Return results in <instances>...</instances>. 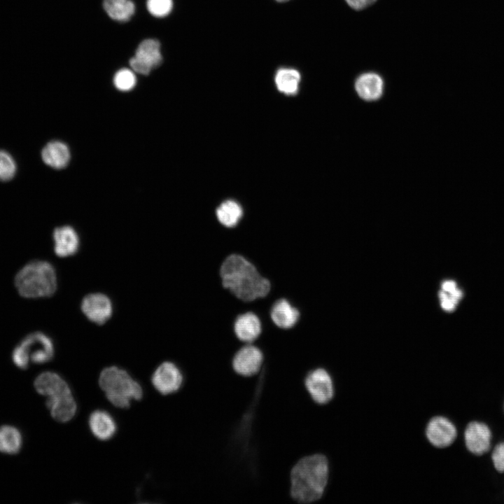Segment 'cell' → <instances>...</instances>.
I'll return each mask as SVG.
<instances>
[{
    "mask_svg": "<svg viewBox=\"0 0 504 504\" xmlns=\"http://www.w3.org/2000/svg\"><path fill=\"white\" fill-rule=\"evenodd\" d=\"M104 8L114 20L127 22L134 13V4L131 0H104Z\"/></svg>",
    "mask_w": 504,
    "mask_h": 504,
    "instance_id": "603a6c76",
    "label": "cell"
},
{
    "mask_svg": "<svg viewBox=\"0 0 504 504\" xmlns=\"http://www.w3.org/2000/svg\"><path fill=\"white\" fill-rule=\"evenodd\" d=\"M491 459L496 470L504 472V442L498 444L491 454Z\"/></svg>",
    "mask_w": 504,
    "mask_h": 504,
    "instance_id": "83f0119b",
    "label": "cell"
},
{
    "mask_svg": "<svg viewBox=\"0 0 504 504\" xmlns=\"http://www.w3.org/2000/svg\"><path fill=\"white\" fill-rule=\"evenodd\" d=\"M46 404L52 416L60 422L71 420L77 411V405L72 393L56 398H48Z\"/></svg>",
    "mask_w": 504,
    "mask_h": 504,
    "instance_id": "d6986e66",
    "label": "cell"
},
{
    "mask_svg": "<svg viewBox=\"0 0 504 504\" xmlns=\"http://www.w3.org/2000/svg\"><path fill=\"white\" fill-rule=\"evenodd\" d=\"M218 221L224 227L232 228L241 220L243 209L241 205L234 200H226L222 202L216 210Z\"/></svg>",
    "mask_w": 504,
    "mask_h": 504,
    "instance_id": "7402d4cb",
    "label": "cell"
},
{
    "mask_svg": "<svg viewBox=\"0 0 504 504\" xmlns=\"http://www.w3.org/2000/svg\"><path fill=\"white\" fill-rule=\"evenodd\" d=\"M276 1H278V2H286V1H289V0H276Z\"/></svg>",
    "mask_w": 504,
    "mask_h": 504,
    "instance_id": "1f68e13d",
    "label": "cell"
},
{
    "mask_svg": "<svg viewBox=\"0 0 504 504\" xmlns=\"http://www.w3.org/2000/svg\"><path fill=\"white\" fill-rule=\"evenodd\" d=\"M99 384L107 399L116 407L128 408L131 399L139 400L143 396L141 385L126 370L116 366L104 368Z\"/></svg>",
    "mask_w": 504,
    "mask_h": 504,
    "instance_id": "277c9868",
    "label": "cell"
},
{
    "mask_svg": "<svg viewBox=\"0 0 504 504\" xmlns=\"http://www.w3.org/2000/svg\"><path fill=\"white\" fill-rule=\"evenodd\" d=\"M218 273L223 288L241 302H252L262 299L271 290L270 280L240 253H232L227 255L220 265Z\"/></svg>",
    "mask_w": 504,
    "mask_h": 504,
    "instance_id": "6da1fadb",
    "label": "cell"
},
{
    "mask_svg": "<svg viewBox=\"0 0 504 504\" xmlns=\"http://www.w3.org/2000/svg\"><path fill=\"white\" fill-rule=\"evenodd\" d=\"M345 1L351 8L362 10L374 4L376 0H345Z\"/></svg>",
    "mask_w": 504,
    "mask_h": 504,
    "instance_id": "f546056e",
    "label": "cell"
},
{
    "mask_svg": "<svg viewBox=\"0 0 504 504\" xmlns=\"http://www.w3.org/2000/svg\"><path fill=\"white\" fill-rule=\"evenodd\" d=\"M41 158L45 164L54 169L65 167L70 160L68 146L59 141H52L42 149Z\"/></svg>",
    "mask_w": 504,
    "mask_h": 504,
    "instance_id": "ffe728a7",
    "label": "cell"
},
{
    "mask_svg": "<svg viewBox=\"0 0 504 504\" xmlns=\"http://www.w3.org/2000/svg\"><path fill=\"white\" fill-rule=\"evenodd\" d=\"M173 7L172 0H148L147 8L155 17H165L170 13Z\"/></svg>",
    "mask_w": 504,
    "mask_h": 504,
    "instance_id": "4316f807",
    "label": "cell"
},
{
    "mask_svg": "<svg viewBox=\"0 0 504 504\" xmlns=\"http://www.w3.org/2000/svg\"><path fill=\"white\" fill-rule=\"evenodd\" d=\"M300 81V72L293 68H279L274 76L277 90L286 95L296 94L299 90Z\"/></svg>",
    "mask_w": 504,
    "mask_h": 504,
    "instance_id": "44dd1931",
    "label": "cell"
},
{
    "mask_svg": "<svg viewBox=\"0 0 504 504\" xmlns=\"http://www.w3.org/2000/svg\"><path fill=\"white\" fill-rule=\"evenodd\" d=\"M88 423L92 434L101 440L111 438L117 430L114 419L104 410L94 411L89 417Z\"/></svg>",
    "mask_w": 504,
    "mask_h": 504,
    "instance_id": "ac0fdd59",
    "label": "cell"
},
{
    "mask_svg": "<svg viewBox=\"0 0 504 504\" xmlns=\"http://www.w3.org/2000/svg\"><path fill=\"white\" fill-rule=\"evenodd\" d=\"M14 281L18 293L26 298L50 297L57 287L55 267L42 260H34L24 265L16 274Z\"/></svg>",
    "mask_w": 504,
    "mask_h": 504,
    "instance_id": "3957f363",
    "label": "cell"
},
{
    "mask_svg": "<svg viewBox=\"0 0 504 504\" xmlns=\"http://www.w3.org/2000/svg\"><path fill=\"white\" fill-rule=\"evenodd\" d=\"M384 82L381 76L373 72L360 75L355 82V89L363 99L372 101L379 98L382 94Z\"/></svg>",
    "mask_w": 504,
    "mask_h": 504,
    "instance_id": "e0dca14e",
    "label": "cell"
},
{
    "mask_svg": "<svg viewBox=\"0 0 504 504\" xmlns=\"http://www.w3.org/2000/svg\"><path fill=\"white\" fill-rule=\"evenodd\" d=\"M53 249L60 258L72 256L78 253L80 239L78 232L70 225L56 227L52 232Z\"/></svg>",
    "mask_w": 504,
    "mask_h": 504,
    "instance_id": "5bb4252c",
    "label": "cell"
},
{
    "mask_svg": "<svg viewBox=\"0 0 504 504\" xmlns=\"http://www.w3.org/2000/svg\"><path fill=\"white\" fill-rule=\"evenodd\" d=\"M270 317L274 325L281 330H289L295 327L300 317V313L286 298H279L272 304Z\"/></svg>",
    "mask_w": 504,
    "mask_h": 504,
    "instance_id": "9a60e30c",
    "label": "cell"
},
{
    "mask_svg": "<svg viewBox=\"0 0 504 504\" xmlns=\"http://www.w3.org/2000/svg\"><path fill=\"white\" fill-rule=\"evenodd\" d=\"M329 479L330 464L325 454L304 456L290 470V496L300 504L317 502L323 497Z\"/></svg>",
    "mask_w": 504,
    "mask_h": 504,
    "instance_id": "7a4b0ae2",
    "label": "cell"
},
{
    "mask_svg": "<svg viewBox=\"0 0 504 504\" xmlns=\"http://www.w3.org/2000/svg\"><path fill=\"white\" fill-rule=\"evenodd\" d=\"M22 438L20 432L11 426L0 427V451L8 454H17L21 449Z\"/></svg>",
    "mask_w": 504,
    "mask_h": 504,
    "instance_id": "cb8c5ba5",
    "label": "cell"
},
{
    "mask_svg": "<svg viewBox=\"0 0 504 504\" xmlns=\"http://www.w3.org/2000/svg\"><path fill=\"white\" fill-rule=\"evenodd\" d=\"M34 386L38 393L47 398H56L71 394L68 384L53 372H44L35 379Z\"/></svg>",
    "mask_w": 504,
    "mask_h": 504,
    "instance_id": "2e32d148",
    "label": "cell"
},
{
    "mask_svg": "<svg viewBox=\"0 0 504 504\" xmlns=\"http://www.w3.org/2000/svg\"><path fill=\"white\" fill-rule=\"evenodd\" d=\"M17 164L13 157L6 150L0 149V181L12 180L17 172Z\"/></svg>",
    "mask_w": 504,
    "mask_h": 504,
    "instance_id": "d4e9b609",
    "label": "cell"
},
{
    "mask_svg": "<svg viewBox=\"0 0 504 504\" xmlns=\"http://www.w3.org/2000/svg\"><path fill=\"white\" fill-rule=\"evenodd\" d=\"M265 355L262 350L255 344H244L234 354L232 368L235 373L251 377L259 374L263 367Z\"/></svg>",
    "mask_w": 504,
    "mask_h": 504,
    "instance_id": "52a82bcc",
    "label": "cell"
},
{
    "mask_svg": "<svg viewBox=\"0 0 504 504\" xmlns=\"http://www.w3.org/2000/svg\"><path fill=\"white\" fill-rule=\"evenodd\" d=\"M316 446H317V442H316ZM317 449H318V447H317Z\"/></svg>",
    "mask_w": 504,
    "mask_h": 504,
    "instance_id": "d6a6232c",
    "label": "cell"
},
{
    "mask_svg": "<svg viewBox=\"0 0 504 504\" xmlns=\"http://www.w3.org/2000/svg\"><path fill=\"white\" fill-rule=\"evenodd\" d=\"M80 309L89 321L97 325H103L111 318L113 305L111 298L106 294L92 293L83 298Z\"/></svg>",
    "mask_w": 504,
    "mask_h": 504,
    "instance_id": "30bf717a",
    "label": "cell"
},
{
    "mask_svg": "<svg viewBox=\"0 0 504 504\" xmlns=\"http://www.w3.org/2000/svg\"><path fill=\"white\" fill-rule=\"evenodd\" d=\"M55 354V346L51 337L41 331H35L25 336L15 347L12 360L19 368L27 369L31 362L43 364L49 362Z\"/></svg>",
    "mask_w": 504,
    "mask_h": 504,
    "instance_id": "5b68a950",
    "label": "cell"
},
{
    "mask_svg": "<svg viewBox=\"0 0 504 504\" xmlns=\"http://www.w3.org/2000/svg\"><path fill=\"white\" fill-rule=\"evenodd\" d=\"M162 61L160 43L154 39H146L139 44L135 56L130 60V65L134 71L148 75Z\"/></svg>",
    "mask_w": 504,
    "mask_h": 504,
    "instance_id": "ba28073f",
    "label": "cell"
},
{
    "mask_svg": "<svg viewBox=\"0 0 504 504\" xmlns=\"http://www.w3.org/2000/svg\"><path fill=\"white\" fill-rule=\"evenodd\" d=\"M232 330L236 338L243 344L255 343L262 332V323L257 314L246 312L234 320Z\"/></svg>",
    "mask_w": 504,
    "mask_h": 504,
    "instance_id": "7c38bea8",
    "label": "cell"
},
{
    "mask_svg": "<svg viewBox=\"0 0 504 504\" xmlns=\"http://www.w3.org/2000/svg\"><path fill=\"white\" fill-rule=\"evenodd\" d=\"M426 437L433 447L445 448L450 446L457 437L454 424L443 416H435L428 422Z\"/></svg>",
    "mask_w": 504,
    "mask_h": 504,
    "instance_id": "8fae6325",
    "label": "cell"
},
{
    "mask_svg": "<svg viewBox=\"0 0 504 504\" xmlns=\"http://www.w3.org/2000/svg\"><path fill=\"white\" fill-rule=\"evenodd\" d=\"M439 297L441 300L442 309L447 312L454 311L460 300L458 298L444 290H441L439 293Z\"/></svg>",
    "mask_w": 504,
    "mask_h": 504,
    "instance_id": "f1b7e54d",
    "label": "cell"
},
{
    "mask_svg": "<svg viewBox=\"0 0 504 504\" xmlns=\"http://www.w3.org/2000/svg\"><path fill=\"white\" fill-rule=\"evenodd\" d=\"M151 382L158 392L162 395H169L177 392L181 388L184 377L176 363L165 361L154 371Z\"/></svg>",
    "mask_w": 504,
    "mask_h": 504,
    "instance_id": "9c48e42d",
    "label": "cell"
},
{
    "mask_svg": "<svg viewBox=\"0 0 504 504\" xmlns=\"http://www.w3.org/2000/svg\"><path fill=\"white\" fill-rule=\"evenodd\" d=\"M304 388L314 402L326 405L335 396V386L332 376L323 368L310 370L304 379Z\"/></svg>",
    "mask_w": 504,
    "mask_h": 504,
    "instance_id": "8992f818",
    "label": "cell"
},
{
    "mask_svg": "<svg viewBox=\"0 0 504 504\" xmlns=\"http://www.w3.org/2000/svg\"><path fill=\"white\" fill-rule=\"evenodd\" d=\"M491 437L489 426L476 421L470 422L464 432L466 448L475 455H482L490 449Z\"/></svg>",
    "mask_w": 504,
    "mask_h": 504,
    "instance_id": "4fadbf2b",
    "label": "cell"
},
{
    "mask_svg": "<svg viewBox=\"0 0 504 504\" xmlns=\"http://www.w3.org/2000/svg\"><path fill=\"white\" fill-rule=\"evenodd\" d=\"M442 290L447 293H451L457 288L455 281L449 280L445 281L442 284Z\"/></svg>",
    "mask_w": 504,
    "mask_h": 504,
    "instance_id": "4dcf8cb0",
    "label": "cell"
},
{
    "mask_svg": "<svg viewBox=\"0 0 504 504\" xmlns=\"http://www.w3.org/2000/svg\"><path fill=\"white\" fill-rule=\"evenodd\" d=\"M113 83L119 90L128 91L135 86L136 76L131 70L123 69L115 74Z\"/></svg>",
    "mask_w": 504,
    "mask_h": 504,
    "instance_id": "484cf974",
    "label": "cell"
}]
</instances>
